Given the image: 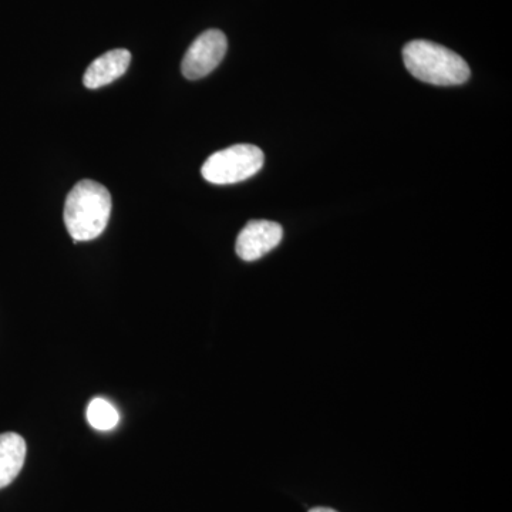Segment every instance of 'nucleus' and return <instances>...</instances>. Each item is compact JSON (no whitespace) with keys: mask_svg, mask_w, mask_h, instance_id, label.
<instances>
[{"mask_svg":"<svg viewBox=\"0 0 512 512\" xmlns=\"http://www.w3.org/2000/svg\"><path fill=\"white\" fill-rule=\"evenodd\" d=\"M111 195L104 185L82 180L74 185L64 204L63 220L74 244L92 241L109 224Z\"/></svg>","mask_w":512,"mask_h":512,"instance_id":"1","label":"nucleus"},{"mask_svg":"<svg viewBox=\"0 0 512 512\" xmlns=\"http://www.w3.org/2000/svg\"><path fill=\"white\" fill-rule=\"evenodd\" d=\"M403 62L412 76L434 86H460L470 79V67L463 57L429 40L407 43Z\"/></svg>","mask_w":512,"mask_h":512,"instance_id":"2","label":"nucleus"},{"mask_svg":"<svg viewBox=\"0 0 512 512\" xmlns=\"http://www.w3.org/2000/svg\"><path fill=\"white\" fill-rule=\"evenodd\" d=\"M264 151L251 144H237L212 154L201 168L202 177L211 184L228 185L254 177L264 167Z\"/></svg>","mask_w":512,"mask_h":512,"instance_id":"3","label":"nucleus"},{"mask_svg":"<svg viewBox=\"0 0 512 512\" xmlns=\"http://www.w3.org/2000/svg\"><path fill=\"white\" fill-rule=\"evenodd\" d=\"M228 49L227 36L221 30L211 29L194 40L185 53L181 72L188 80L208 76L224 60Z\"/></svg>","mask_w":512,"mask_h":512,"instance_id":"4","label":"nucleus"},{"mask_svg":"<svg viewBox=\"0 0 512 512\" xmlns=\"http://www.w3.org/2000/svg\"><path fill=\"white\" fill-rule=\"evenodd\" d=\"M282 237H284V229L276 222L249 221L238 235L235 251L244 261H256L278 247Z\"/></svg>","mask_w":512,"mask_h":512,"instance_id":"5","label":"nucleus"},{"mask_svg":"<svg viewBox=\"0 0 512 512\" xmlns=\"http://www.w3.org/2000/svg\"><path fill=\"white\" fill-rule=\"evenodd\" d=\"M131 62V53L126 49H114L104 53L84 73L83 82L87 89H100L113 83L127 72Z\"/></svg>","mask_w":512,"mask_h":512,"instance_id":"6","label":"nucleus"},{"mask_svg":"<svg viewBox=\"0 0 512 512\" xmlns=\"http://www.w3.org/2000/svg\"><path fill=\"white\" fill-rule=\"evenodd\" d=\"M26 451V441L19 434H0V490L19 476L25 464Z\"/></svg>","mask_w":512,"mask_h":512,"instance_id":"7","label":"nucleus"},{"mask_svg":"<svg viewBox=\"0 0 512 512\" xmlns=\"http://www.w3.org/2000/svg\"><path fill=\"white\" fill-rule=\"evenodd\" d=\"M87 420L93 429L100 431L113 430L119 424L120 414L109 400L96 397L87 407Z\"/></svg>","mask_w":512,"mask_h":512,"instance_id":"8","label":"nucleus"},{"mask_svg":"<svg viewBox=\"0 0 512 512\" xmlns=\"http://www.w3.org/2000/svg\"><path fill=\"white\" fill-rule=\"evenodd\" d=\"M309 512H336L335 510H330V508H313V510Z\"/></svg>","mask_w":512,"mask_h":512,"instance_id":"9","label":"nucleus"}]
</instances>
